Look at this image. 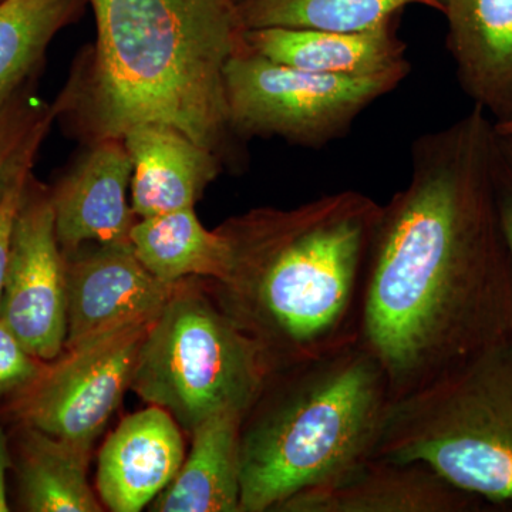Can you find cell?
<instances>
[{
  "label": "cell",
  "instance_id": "cell-1",
  "mask_svg": "<svg viewBox=\"0 0 512 512\" xmlns=\"http://www.w3.org/2000/svg\"><path fill=\"white\" fill-rule=\"evenodd\" d=\"M497 133L481 107L417 138L406 187L383 205L367 255L359 343L392 400L512 335V259Z\"/></svg>",
  "mask_w": 512,
  "mask_h": 512
},
{
  "label": "cell",
  "instance_id": "cell-2",
  "mask_svg": "<svg viewBox=\"0 0 512 512\" xmlns=\"http://www.w3.org/2000/svg\"><path fill=\"white\" fill-rule=\"evenodd\" d=\"M97 39L52 104L90 144L140 124L181 131L222 157L234 133L224 73L244 46L231 0H89Z\"/></svg>",
  "mask_w": 512,
  "mask_h": 512
},
{
  "label": "cell",
  "instance_id": "cell-3",
  "mask_svg": "<svg viewBox=\"0 0 512 512\" xmlns=\"http://www.w3.org/2000/svg\"><path fill=\"white\" fill-rule=\"evenodd\" d=\"M382 207L346 190L222 225L234 265L217 284L218 302L259 343L272 372L359 342L367 255Z\"/></svg>",
  "mask_w": 512,
  "mask_h": 512
},
{
  "label": "cell",
  "instance_id": "cell-4",
  "mask_svg": "<svg viewBox=\"0 0 512 512\" xmlns=\"http://www.w3.org/2000/svg\"><path fill=\"white\" fill-rule=\"evenodd\" d=\"M392 402L359 342L269 376L241 433V512L281 511L373 457Z\"/></svg>",
  "mask_w": 512,
  "mask_h": 512
},
{
  "label": "cell",
  "instance_id": "cell-5",
  "mask_svg": "<svg viewBox=\"0 0 512 512\" xmlns=\"http://www.w3.org/2000/svg\"><path fill=\"white\" fill-rule=\"evenodd\" d=\"M373 457L423 461L464 493L512 504V335L392 400Z\"/></svg>",
  "mask_w": 512,
  "mask_h": 512
},
{
  "label": "cell",
  "instance_id": "cell-6",
  "mask_svg": "<svg viewBox=\"0 0 512 512\" xmlns=\"http://www.w3.org/2000/svg\"><path fill=\"white\" fill-rule=\"evenodd\" d=\"M271 373L259 343L218 299L180 282L147 330L130 389L191 433L215 414H247Z\"/></svg>",
  "mask_w": 512,
  "mask_h": 512
},
{
  "label": "cell",
  "instance_id": "cell-7",
  "mask_svg": "<svg viewBox=\"0 0 512 512\" xmlns=\"http://www.w3.org/2000/svg\"><path fill=\"white\" fill-rule=\"evenodd\" d=\"M409 73L410 67L363 77L312 73L242 46L225 67L229 123L241 136L323 147L345 136L370 104L393 92Z\"/></svg>",
  "mask_w": 512,
  "mask_h": 512
},
{
  "label": "cell",
  "instance_id": "cell-8",
  "mask_svg": "<svg viewBox=\"0 0 512 512\" xmlns=\"http://www.w3.org/2000/svg\"><path fill=\"white\" fill-rule=\"evenodd\" d=\"M151 322L103 333L64 349L35 382L13 396L18 424L93 447L130 389L138 352Z\"/></svg>",
  "mask_w": 512,
  "mask_h": 512
},
{
  "label": "cell",
  "instance_id": "cell-9",
  "mask_svg": "<svg viewBox=\"0 0 512 512\" xmlns=\"http://www.w3.org/2000/svg\"><path fill=\"white\" fill-rule=\"evenodd\" d=\"M0 318L28 352L52 362L67 336V276L50 190L30 175L13 225Z\"/></svg>",
  "mask_w": 512,
  "mask_h": 512
},
{
  "label": "cell",
  "instance_id": "cell-10",
  "mask_svg": "<svg viewBox=\"0 0 512 512\" xmlns=\"http://www.w3.org/2000/svg\"><path fill=\"white\" fill-rule=\"evenodd\" d=\"M64 255V254H63ZM66 258L67 336L64 349L137 323L153 322L175 286L141 264L131 244L80 247ZM63 349V350H64Z\"/></svg>",
  "mask_w": 512,
  "mask_h": 512
},
{
  "label": "cell",
  "instance_id": "cell-11",
  "mask_svg": "<svg viewBox=\"0 0 512 512\" xmlns=\"http://www.w3.org/2000/svg\"><path fill=\"white\" fill-rule=\"evenodd\" d=\"M50 190L63 254L86 244H131L136 214L128 202L133 161L123 138L90 144Z\"/></svg>",
  "mask_w": 512,
  "mask_h": 512
},
{
  "label": "cell",
  "instance_id": "cell-12",
  "mask_svg": "<svg viewBox=\"0 0 512 512\" xmlns=\"http://www.w3.org/2000/svg\"><path fill=\"white\" fill-rule=\"evenodd\" d=\"M180 424L150 406L126 417L101 448L97 491L114 512H138L163 493L183 466Z\"/></svg>",
  "mask_w": 512,
  "mask_h": 512
},
{
  "label": "cell",
  "instance_id": "cell-13",
  "mask_svg": "<svg viewBox=\"0 0 512 512\" xmlns=\"http://www.w3.org/2000/svg\"><path fill=\"white\" fill-rule=\"evenodd\" d=\"M480 503L423 461L372 457L339 483L292 498L281 512H466Z\"/></svg>",
  "mask_w": 512,
  "mask_h": 512
},
{
  "label": "cell",
  "instance_id": "cell-14",
  "mask_svg": "<svg viewBox=\"0 0 512 512\" xmlns=\"http://www.w3.org/2000/svg\"><path fill=\"white\" fill-rule=\"evenodd\" d=\"M447 47L464 93L494 117L512 120V0H444Z\"/></svg>",
  "mask_w": 512,
  "mask_h": 512
},
{
  "label": "cell",
  "instance_id": "cell-15",
  "mask_svg": "<svg viewBox=\"0 0 512 512\" xmlns=\"http://www.w3.org/2000/svg\"><path fill=\"white\" fill-rule=\"evenodd\" d=\"M131 161V208L137 218L194 208L221 173V157L181 131L140 124L123 137Z\"/></svg>",
  "mask_w": 512,
  "mask_h": 512
},
{
  "label": "cell",
  "instance_id": "cell-16",
  "mask_svg": "<svg viewBox=\"0 0 512 512\" xmlns=\"http://www.w3.org/2000/svg\"><path fill=\"white\" fill-rule=\"evenodd\" d=\"M244 49L272 62L333 76L363 77L409 69L392 22L357 32L268 28L244 30Z\"/></svg>",
  "mask_w": 512,
  "mask_h": 512
},
{
  "label": "cell",
  "instance_id": "cell-17",
  "mask_svg": "<svg viewBox=\"0 0 512 512\" xmlns=\"http://www.w3.org/2000/svg\"><path fill=\"white\" fill-rule=\"evenodd\" d=\"M247 414L222 412L191 431L177 476L151 503L156 512H241V433Z\"/></svg>",
  "mask_w": 512,
  "mask_h": 512
},
{
  "label": "cell",
  "instance_id": "cell-18",
  "mask_svg": "<svg viewBox=\"0 0 512 512\" xmlns=\"http://www.w3.org/2000/svg\"><path fill=\"white\" fill-rule=\"evenodd\" d=\"M93 447L18 424L13 467L20 508L29 512H100L87 467Z\"/></svg>",
  "mask_w": 512,
  "mask_h": 512
},
{
  "label": "cell",
  "instance_id": "cell-19",
  "mask_svg": "<svg viewBox=\"0 0 512 512\" xmlns=\"http://www.w3.org/2000/svg\"><path fill=\"white\" fill-rule=\"evenodd\" d=\"M134 254L160 281L178 284L183 279L228 281L234 252L227 235L201 224L194 208L140 218L131 228Z\"/></svg>",
  "mask_w": 512,
  "mask_h": 512
},
{
  "label": "cell",
  "instance_id": "cell-20",
  "mask_svg": "<svg viewBox=\"0 0 512 512\" xmlns=\"http://www.w3.org/2000/svg\"><path fill=\"white\" fill-rule=\"evenodd\" d=\"M86 0H0V110L32 86L57 33Z\"/></svg>",
  "mask_w": 512,
  "mask_h": 512
},
{
  "label": "cell",
  "instance_id": "cell-21",
  "mask_svg": "<svg viewBox=\"0 0 512 512\" xmlns=\"http://www.w3.org/2000/svg\"><path fill=\"white\" fill-rule=\"evenodd\" d=\"M244 30L286 28L357 32L392 22L409 5L444 12V0H231Z\"/></svg>",
  "mask_w": 512,
  "mask_h": 512
},
{
  "label": "cell",
  "instance_id": "cell-22",
  "mask_svg": "<svg viewBox=\"0 0 512 512\" xmlns=\"http://www.w3.org/2000/svg\"><path fill=\"white\" fill-rule=\"evenodd\" d=\"M55 120L53 107L33 96L32 86L0 110V207L12 188L32 173Z\"/></svg>",
  "mask_w": 512,
  "mask_h": 512
},
{
  "label": "cell",
  "instance_id": "cell-23",
  "mask_svg": "<svg viewBox=\"0 0 512 512\" xmlns=\"http://www.w3.org/2000/svg\"><path fill=\"white\" fill-rule=\"evenodd\" d=\"M46 363L28 352L0 318V399L25 390L39 377Z\"/></svg>",
  "mask_w": 512,
  "mask_h": 512
},
{
  "label": "cell",
  "instance_id": "cell-24",
  "mask_svg": "<svg viewBox=\"0 0 512 512\" xmlns=\"http://www.w3.org/2000/svg\"><path fill=\"white\" fill-rule=\"evenodd\" d=\"M495 187L501 224L512 259V136H501L498 133Z\"/></svg>",
  "mask_w": 512,
  "mask_h": 512
},
{
  "label": "cell",
  "instance_id": "cell-25",
  "mask_svg": "<svg viewBox=\"0 0 512 512\" xmlns=\"http://www.w3.org/2000/svg\"><path fill=\"white\" fill-rule=\"evenodd\" d=\"M32 174L26 175L25 178H22L12 188L2 207H0V301H2L3 284H5L6 265H8L13 225H15L16 214H18L20 204H22L26 184H28Z\"/></svg>",
  "mask_w": 512,
  "mask_h": 512
},
{
  "label": "cell",
  "instance_id": "cell-26",
  "mask_svg": "<svg viewBox=\"0 0 512 512\" xmlns=\"http://www.w3.org/2000/svg\"><path fill=\"white\" fill-rule=\"evenodd\" d=\"M13 467V456L10 453L9 437L0 427V512L10 511L8 501V476L9 468Z\"/></svg>",
  "mask_w": 512,
  "mask_h": 512
},
{
  "label": "cell",
  "instance_id": "cell-27",
  "mask_svg": "<svg viewBox=\"0 0 512 512\" xmlns=\"http://www.w3.org/2000/svg\"><path fill=\"white\" fill-rule=\"evenodd\" d=\"M495 131L501 136H512V120L503 124H494Z\"/></svg>",
  "mask_w": 512,
  "mask_h": 512
}]
</instances>
